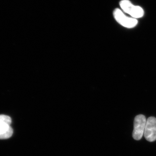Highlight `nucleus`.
Masks as SVG:
<instances>
[{
    "mask_svg": "<svg viewBox=\"0 0 156 156\" xmlns=\"http://www.w3.org/2000/svg\"><path fill=\"white\" fill-rule=\"evenodd\" d=\"M119 5L124 12L131 15L133 18H141L144 15V11L142 8L134 5L129 0H122Z\"/></svg>",
    "mask_w": 156,
    "mask_h": 156,
    "instance_id": "f257e3e1",
    "label": "nucleus"
},
{
    "mask_svg": "<svg viewBox=\"0 0 156 156\" xmlns=\"http://www.w3.org/2000/svg\"><path fill=\"white\" fill-rule=\"evenodd\" d=\"M147 120L145 116L139 115L134 119L133 137L135 140H140L144 134Z\"/></svg>",
    "mask_w": 156,
    "mask_h": 156,
    "instance_id": "7ed1b4c3",
    "label": "nucleus"
},
{
    "mask_svg": "<svg viewBox=\"0 0 156 156\" xmlns=\"http://www.w3.org/2000/svg\"><path fill=\"white\" fill-rule=\"evenodd\" d=\"M144 136L147 141L153 142L156 140V119L151 117L147 120Z\"/></svg>",
    "mask_w": 156,
    "mask_h": 156,
    "instance_id": "20e7f679",
    "label": "nucleus"
},
{
    "mask_svg": "<svg viewBox=\"0 0 156 156\" xmlns=\"http://www.w3.org/2000/svg\"><path fill=\"white\" fill-rule=\"evenodd\" d=\"M12 120L11 117L6 115H0V124H7L11 125Z\"/></svg>",
    "mask_w": 156,
    "mask_h": 156,
    "instance_id": "423d86ee",
    "label": "nucleus"
},
{
    "mask_svg": "<svg viewBox=\"0 0 156 156\" xmlns=\"http://www.w3.org/2000/svg\"><path fill=\"white\" fill-rule=\"evenodd\" d=\"M13 130L10 125L0 124V139H6L11 137Z\"/></svg>",
    "mask_w": 156,
    "mask_h": 156,
    "instance_id": "39448f33",
    "label": "nucleus"
},
{
    "mask_svg": "<svg viewBox=\"0 0 156 156\" xmlns=\"http://www.w3.org/2000/svg\"><path fill=\"white\" fill-rule=\"evenodd\" d=\"M113 15L117 22L126 28H133L135 27L138 23L136 18L127 17L119 9H115L114 11Z\"/></svg>",
    "mask_w": 156,
    "mask_h": 156,
    "instance_id": "f03ea898",
    "label": "nucleus"
}]
</instances>
